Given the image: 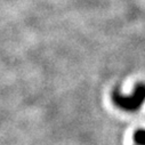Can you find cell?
I'll return each mask as SVG.
<instances>
[{
	"label": "cell",
	"mask_w": 145,
	"mask_h": 145,
	"mask_svg": "<svg viewBox=\"0 0 145 145\" xmlns=\"http://www.w3.org/2000/svg\"><path fill=\"white\" fill-rule=\"evenodd\" d=\"M111 97L113 104L120 110L125 112H136L145 103V84H136L133 93L129 96L123 95L119 89H113Z\"/></svg>",
	"instance_id": "6da1fadb"
},
{
	"label": "cell",
	"mask_w": 145,
	"mask_h": 145,
	"mask_svg": "<svg viewBox=\"0 0 145 145\" xmlns=\"http://www.w3.org/2000/svg\"><path fill=\"white\" fill-rule=\"evenodd\" d=\"M134 145H145V129L140 128L134 133Z\"/></svg>",
	"instance_id": "7a4b0ae2"
}]
</instances>
